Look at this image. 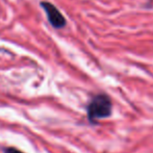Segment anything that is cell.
<instances>
[{"instance_id": "6da1fadb", "label": "cell", "mask_w": 153, "mask_h": 153, "mask_svg": "<svg viewBox=\"0 0 153 153\" xmlns=\"http://www.w3.org/2000/svg\"><path fill=\"white\" fill-rule=\"evenodd\" d=\"M88 118L91 123H96L100 119L111 116L113 111V104L109 97L105 94H99L93 97L88 105Z\"/></svg>"}, {"instance_id": "7a4b0ae2", "label": "cell", "mask_w": 153, "mask_h": 153, "mask_svg": "<svg viewBox=\"0 0 153 153\" xmlns=\"http://www.w3.org/2000/svg\"><path fill=\"white\" fill-rule=\"evenodd\" d=\"M41 5L45 10L49 22L51 23V25L53 27H55V28H62V27H64L66 25V19H65V17L62 16V13L52 3L47 1H43L41 3Z\"/></svg>"}, {"instance_id": "3957f363", "label": "cell", "mask_w": 153, "mask_h": 153, "mask_svg": "<svg viewBox=\"0 0 153 153\" xmlns=\"http://www.w3.org/2000/svg\"><path fill=\"white\" fill-rule=\"evenodd\" d=\"M4 152H5V153H23L22 151H20V150L15 149V148H12V147L6 148V149L4 150Z\"/></svg>"}]
</instances>
